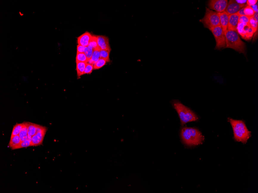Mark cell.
I'll use <instances>...</instances> for the list:
<instances>
[{"label": "cell", "mask_w": 258, "mask_h": 193, "mask_svg": "<svg viewBox=\"0 0 258 193\" xmlns=\"http://www.w3.org/2000/svg\"><path fill=\"white\" fill-rule=\"evenodd\" d=\"M110 52L111 51H109V50H100V58H103L106 60L107 62H110L109 55H110Z\"/></svg>", "instance_id": "cell-24"}, {"label": "cell", "mask_w": 258, "mask_h": 193, "mask_svg": "<svg viewBox=\"0 0 258 193\" xmlns=\"http://www.w3.org/2000/svg\"><path fill=\"white\" fill-rule=\"evenodd\" d=\"M229 121L234 131V139L237 142L247 143L251 137V132L247 129L244 121L242 120H234L229 118Z\"/></svg>", "instance_id": "cell-2"}, {"label": "cell", "mask_w": 258, "mask_h": 193, "mask_svg": "<svg viewBox=\"0 0 258 193\" xmlns=\"http://www.w3.org/2000/svg\"><path fill=\"white\" fill-rule=\"evenodd\" d=\"M240 16L237 14L229 15L228 30L236 31L237 26L239 23Z\"/></svg>", "instance_id": "cell-13"}, {"label": "cell", "mask_w": 258, "mask_h": 193, "mask_svg": "<svg viewBox=\"0 0 258 193\" xmlns=\"http://www.w3.org/2000/svg\"><path fill=\"white\" fill-rule=\"evenodd\" d=\"M28 122H24V125L23 126V129L19 133V135L20 137L22 142L28 139Z\"/></svg>", "instance_id": "cell-17"}, {"label": "cell", "mask_w": 258, "mask_h": 193, "mask_svg": "<svg viewBox=\"0 0 258 193\" xmlns=\"http://www.w3.org/2000/svg\"><path fill=\"white\" fill-rule=\"evenodd\" d=\"M172 104L178 112L181 125L183 126L189 122L196 121L198 120V117L193 111L179 101L174 100Z\"/></svg>", "instance_id": "cell-3"}, {"label": "cell", "mask_w": 258, "mask_h": 193, "mask_svg": "<svg viewBox=\"0 0 258 193\" xmlns=\"http://www.w3.org/2000/svg\"><path fill=\"white\" fill-rule=\"evenodd\" d=\"M39 125L28 122V136L32 137L36 134V130Z\"/></svg>", "instance_id": "cell-18"}, {"label": "cell", "mask_w": 258, "mask_h": 193, "mask_svg": "<svg viewBox=\"0 0 258 193\" xmlns=\"http://www.w3.org/2000/svg\"><path fill=\"white\" fill-rule=\"evenodd\" d=\"M247 1L246 0H237V1H236L238 4L244 5H245V4L247 3Z\"/></svg>", "instance_id": "cell-34"}, {"label": "cell", "mask_w": 258, "mask_h": 193, "mask_svg": "<svg viewBox=\"0 0 258 193\" xmlns=\"http://www.w3.org/2000/svg\"><path fill=\"white\" fill-rule=\"evenodd\" d=\"M211 31L216 40V49L220 50L221 48H225L226 46V41L225 32L223 30L221 26L213 28Z\"/></svg>", "instance_id": "cell-6"}, {"label": "cell", "mask_w": 258, "mask_h": 193, "mask_svg": "<svg viewBox=\"0 0 258 193\" xmlns=\"http://www.w3.org/2000/svg\"><path fill=\"white\" fill-rule=\"evenodd\" d=\"M105 59L102 58H100L99 60L94 65V69H98L102 68L107 63Z\"/></svg>", "instance_id": "cell-22"}, {"label": "cell", "mask_w": 258, "mask_h": 193, "mask_svg": "<svg viewBox=\"0 0 258 193\" xmlns=\"http://www.w3.org/2000/svg\"><path fill=\"white\" fill-rule=\"evenodd\" d=\"M219 15L220 26L222 28L224 32H225L228 30L229 15L225 11L219 13Z\"/></svg>", "instance_id": "cell-14"}, {"label": "cell", "mask_w": 258, "mask_h": 193, "mask_svg": "<svg viewBox=\"0 0 258 193\" xmlns=\"http://www.w3.org/2000/svg\"><path fill=\"white\" fill-rule=\"evenodd\" d=\"M93 51L94 50L92 48H91L89 46L87 47L86 49V51L84 53L86 54L87 58H88V59H90L91 57H92Z\"/></svg>", "instance_id": "cell-29"}, {"label": "cell", "mask_w": 258, "mask_h": 193, "mask_svg": "<svg viewBox=\"0 0 258 193\" xmlns=\"http://www.w3.org/2000/svg\"><path fill=\"white\" fill-rule=\"evenodd\" d=\"M226 46L225 48H230L239 53L245 54V44L240 38L236 31L227 30L225 32Z\"/></svg>", "instance_id": "cell-4"}, {"label": "cell", "mask_w": 258, "mask_h": 193, "mask_svg": "<svg viewBox=\"0 0 258 193\" xmlns=\"http://www.w3.org/2000/svg\"><path fill=\"white\" fill-rule=\"evenodd\" d=\"M254 18H255L258 21V13H255L253 16Z\"/></svg>", "instance_id": "cell-36"}, {"label": "cell", "mask_w": 258, "mask_h": 193, "mask_svg": "<svg viewBox=\"0 0 258 193\" xmlns=\"http://www.w3.org/2000/svg\"><path fill=\"white\" fill-rule=\"evenodd\" d=\"M244 13L245 15L248 17L253 16L255 12L251 6L246 5L244 8Z\"/></svg>", "instance_id": "cell-26"}, {"label": "cell", "mask_w": 258, "mask_h": 193, "mask_svg": "<svg viewBox=\"0 0 258 193\" xmlns=\"http://www.w3.org/2000/svg\"><path fill=\"white\" fill-rule=\"evenodd\" d=\"M251 17H248L247 15H242L240 16L239 19V23H249Z\"/></svg>", "instance_id": "cell-30"}, {"label": "cell", "mask_w": 258, "mask_h": 193, "mask_svg": "<svg viewBox=\"0 0 258 193\" xmlns=\"http://www.w3.org/2000/svg\"><path fill=\"white\" fill-rule=\"evenodd\" d=\"M46 131V127L38 125L36 134L32 137V146L36 147L42 144Z\"/></svg>", "instance_id": "cell-8"}, {"label": "cell", "mask_w": 258, "mask_h": 193, "mask_svg": "<svg viewBox=\"0 0 258 193\" xmlns=\"http://www.w3.org/2000/svg\"><path fill=\"white\" fill-rule=\"evenodd\" d=\"M247 5L240 4L236 1L230 0L228 2L225 12L229 15L237 14L238 11L242 8L244 7Z\"/></svg>", "instance_id": "cell-10"}, {"label": "cell", "mask_w": 258, "mask_h": 193, "mask_svg": "<svg viewBox=\"0 0 258 193\" xmlns=\"http://www.w3.org/2000/svg\"><path fill=\"white\" fill-rule=\"evenodd\" d=\"M200 22L202 23L204 27L211 31L213 28L220 26L219 12L214 11L206 8L205 15Z\"/></svg>", "instance_id": "cell-5"}, {"label": "cell", "mask_w": 258, "mask_h": 193, "mask_svg": "<svg viewBox=\"0 0 258 193\" xmlns=\"http://www.w3.org/2000/svg\"><path fill=\"white\" fill-rule=\"evenodd\" d=\"M87 63L85 62H76V70L77 75L79 77L84 75L85 70Z\"/></svg>", "instance_id": "cell-16"}, {"label": "cell", "mask_w": 258, "mask_h": 193, "mask_svg": "<svg viewBox=\"0 0 258 193\" xmlns=\"http://www.w3.org/2000/svg\"><path fill=\"white\" fill-rule=\"evenodd\" d=\"M88 46L90 47L94 50H99L98 46L97 36L92 35V38Z\"/></svg>", "instance_id": "cell-23"}, {"label": "cell", "mask_w": 258, "mask_h": 193, "mask_svg": "<svg viewBox=\"0 0 258 193\" xmlns=\"http://www.w3.org/2000/svg\"><path fill=\"white\" fill-rule=\"evenodd\" d=\"M92 37L89 32H85L83 34L79 36L77 38V43L78 45L81 46L88 47Z\"/></svg>", "instance_id": "cell-12"}, {"label": "cell", "mask_w": 258, "mask_h": 193, "mask_svg": "<svg viewBox=\"0 0 258 193\" xmlns=\"http://www.w3.org/2000/svg\"><path fill=\"white\" fill-rule=\"evenodd\" d=\"M89 60L84 53H77L76 62H85L88 63Z\"/></svg>", "instance_id": "cell-21"}, {"label": "cell", "mask_w": 258, "mask_h": 193, "mask_svg": "<svg viewBox=\"0 0 258 193\" xmlns=\"http://www.w3.org/2000/svg\"><path fill=\"white\" fill-rule=\"evenodd\" d=\"M245 7L242 8V9H241L240 10L238 11V12L237 13V14H238V15H239L240 16H242V15H245L244 13Z\"/></svg>", "instance_id": "cell-33"}, {"label": "cell", "mask_w": 258, "mask_h": 193, "mask_svg": "<svg viewBox=\"0 0 258 193\" xmlns=\"http://www.w3.org/2000/svg\"><path fill=\"white\" fill-rule=\"evenodd\" d=\"M32 146H32V141L28 139L22 142L18 149L32 147Z\"/></svg>", "instance_id": "cell-27"}, {"label": "cell", "mask_w": 258, "mask_h": 193, "mask_svg": "<svg viewBox=\"0 0 258 193\" xmlns=\"http://www.w3.org/2000/svg\"><path fill=\"white\" fill-rule=\"evenodd\" d=\"M94 69V65L87 63L85 70L84 74H90Z\"/></svg>", "instance_id": "cell-28"}, {"label": "cell", "mask_w": 258, "mask_h": 193, "mask_svg": "<svg viewBox=\"0 0 258 193\" xmlns=\"http://www.w3.org/2000/svg\"><path fill=\"white\" fill-rule=\"evenodd\" d=\"M22 141L19 135H16L11 137L9 146L12 150L18 149Z\"/></svg>", "instance_id": "cell-15"}, {"label": "cell", "mask_w": 258, "mask_h": 193, "mask_svg": "<svg viewBox=\"0 0 258 193\" xmlns=\"http://www.w3.org/2000/svg\"><path fill=\"white\" fill-rule=\"evenodd\" d=\"M237 31L242 38L246 40L251 39L255 33L249 23H238Z\"/></svg>", "instance_id": "cell-7"}, {"label": "cell", "mask_w": 258, "mask_h": 193, "mask_svg": "<svg viewBox=\"0 0 258 193\" xmlns=\"http://www.w3.org/2000/svg\"><path fill=\"white\" fill-rule=\"evenodd\" d=\"M100 58V50H94L92 57L88 61V63H89V64L94 65Z\"/></svg>", "instance_id": "cell-20"}, {"label": "cell", "mask_w": 258, "mask_h": 193, "mask_svg": "<svg viewBox=\"0 0 258 193\" xmlns=\"http://www.w3.org/2000/svg\"><path fill=\"white\" fill-rule=\"evenodd\" d=\"M257 1V0H247L246 3H247V6H252L256 4Z\"/></svg>", "instance_id": "cell-32"}, {"label": "cell", "mask_w": 258, "mask_h": 193, "mask_svg": "<svg viewBox=\"0 0 258 193\" xmlns=\"http://www.w3.org/2000/svg\"><path fill=\"white\" fill-rule=\"evenodd\" d=\"M97 43L99 50H105L111 51L109 39L106 36H97Z\"/></svg>", "instance_id": "cell-11"}, {"label": "cell", "mask_w": 258, "mask_h": 193, "mask_svg": "<svg viewBox=\"0 0 258 193\" xmlns=\"http://www.w3.org/2000/svg\"><path fill=\"white\" fill-rule=\"evenodd\" d=\"M257 20L254 18L253 16L251 17V19H250L249 24L251 25V28L253 29L255 33L257 31L258 29V23Z\"/></svg>", "instance_id": "cell-25"}, {"label": "cell", "mask_w": 258, "mask_h": 193, "mask_svg": "<svg viewBox=\"0 0 258 193\" xmlns=\"http://www.w3.org/2000/svg\"><path fill=\"white\" fill-rule=\"evenodd\" d=\"M182 142L187 146L198 145L203 143L204 137L198 129L194 128L184 127L181 132Z\"/></svg>", "instance_id": "cell-1"}, {"label": "cell", "mask_w": 258, "mask_h": 193, "mask_svg": "<svg viewBox=\"0 0 258 193\" xmlns=\"http://www.w3.org/2000/svg\"><path fill=\"white\" fill-rule=\"evenodd\" d=\"M228 3L227 0H211L208 2V6L211 10L220 13L225 11Z\"/></svg>", "instance_id": "cell-9"}, {"label": "cell", "mask_w": 258, "mask_h": 193, "mask_svg": "<svg viewBox=\"0 0 258 193\" xmlns=\"http://www.w3.org/2000/svg\"><path fill=\"white\" fill-rule=\"evenodd\" d=\"M24 125V122L22 123V124H16V125H14L13 128L11 137H13L14 136L19 135L22 129H23Z\"/></svg>", "instance_id": "cell-19"}, {"label": "cell", "mask_w": 258, "mask_h": 193, "mask_svg": "<svg viewBox=\"0 0 258 193\" xmlns=\"http://www.w3.org/2000/svg\"><path fill=\"white\" fill-rule=\"evenodd\" d=\"M87 47L78 45L77 46V53H84Z\"/></svg>", "instance_id": "cell-31"}, {"label": "cell", "mask_w": 258, "mask_h": 193, "mask_svg": "<svg viewBox=\"0 0 258 193\" xmlns=\"http://www.w3.org/2000/svg\"><path fill=\"white\" fill-rule=\"evenodd\" d=\"M251 8H252L253 10L254 11L255 13H258V5L257 4H256L254 6H251Z\"/></svg>", "instance_id": "cell-35"}]
</instances>
